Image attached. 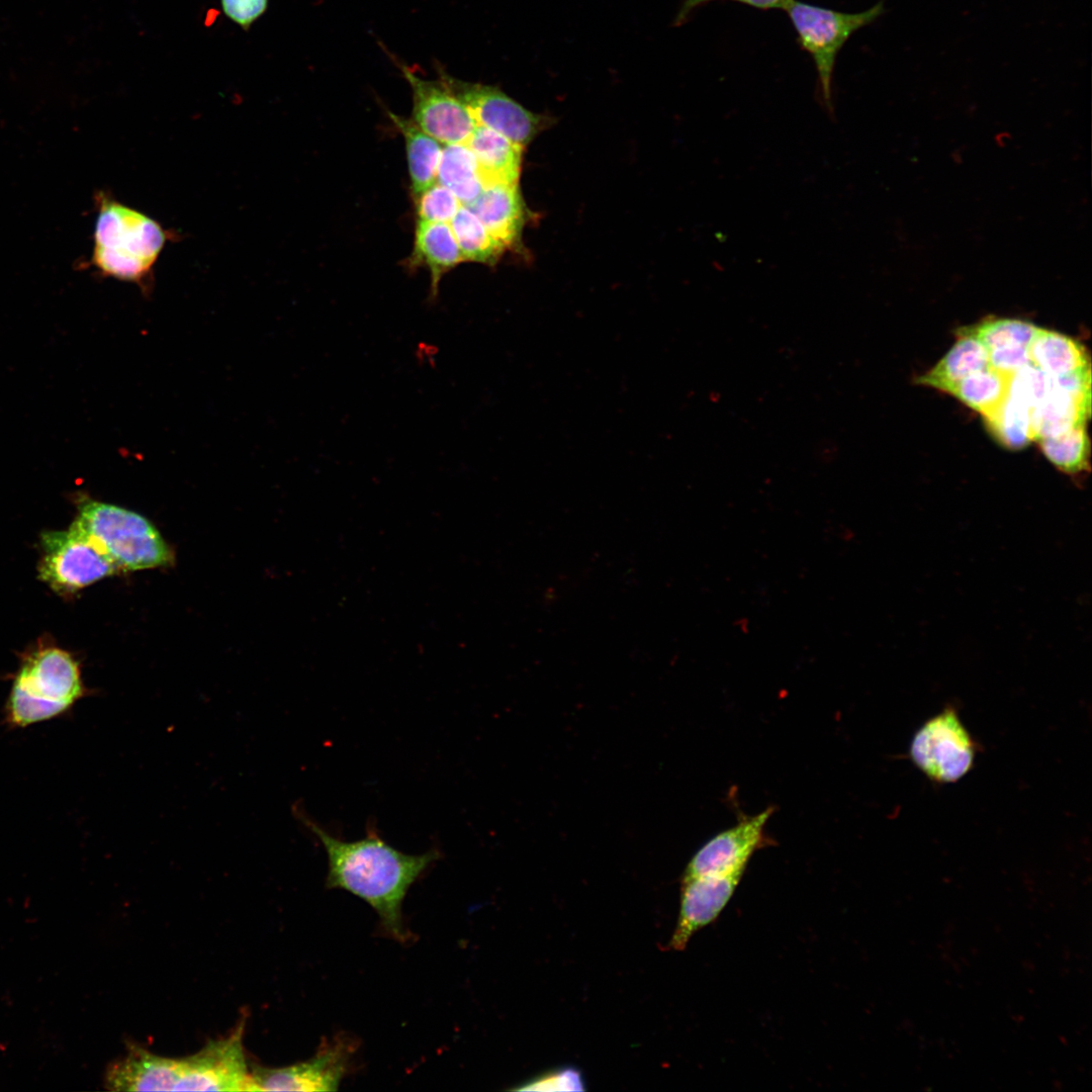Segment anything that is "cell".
<instances>
[{
	"label": "cell",
	"instance_id": "1",
	"mask_svg": "<svg viewBox=\"0 0 1092 1092\" xmlns=\"http://www.w3.org/2000/svg\"><path fill=\"white\" fill-rule=\"evenodd\" d=\"M295 815L317 837L328 857L326 887L345 890L368 903L377 913L381 929L390 938L406 942L402 901L420 877L441 855L432 848L407 854L388 844L373 829L366 837L347 841L331 835L299 809Z\"/></svg>",
	"mask_w": 1092,
	"mask_h": 1092
},
{
	"label": "cell",
	"instance_id": "2",
	"mask_svg": "<svg viewBox=\"0 0 1092 1092\" xmlns=\"http://www.w3.org/2000/svg\"><path fill=\"white\" fill-rule=\"evenodd\" d=\"M92 263L104 276L152 285L154 266L173 236L157 220L104 193L97 195Z\"/></svg>",
	"mask_w": 1092,
	"mask_h": 1092
},
{
	"label": "cell",
	"instance_id": "3",
	"mask_svg": "<svg viewBox=\"0 0 1092 1092\" xmlns=\"http://www.w3.org/2000/svg\"><path fill=\"white\" fill-rule=\"evenodd\" d=\"M85 695L77 661L59 648L37 650L19 667L9 692L4 720L26 728L69 712Z\"/></svg>",
	"mask_w": 1092,
	"mask_h": 1092
},
{
	"label": "cell",
	"instance_id": "4",
	"mask_svg": "<svg viewBox=\"0 0 1092 1092\" xmlns=\"http://www.w3.org/2000/svg\"><path fill=\"white\" fill-rule=\"evenodd\" d=\"M74 524L108 556L118 571L173 563L174 555L157 528L126 509L93 499L81 500Z\"/></svg>",
	"mask_w": 1092,
	"mask_h": 1092
},
{
	"label": "cell",
	"instance_id": "5",
	"mask_svg": "<svg viewBox=\"0 0 1092 1092\" xmlns=\"http://www.w3.org/2000/svg\"><path fill=\"white\" fill-rule=\"evenodd\" d=\"M884 10L883 2L866 11L846 13L796 0L785 9L798 34L800 47L815 63L817 99L831 120H835L832 76L837 54L855 31L874 22Z\"/></svg>",
	"mask_w": 1092,
	"mask_h": 1092
},
{
	"label": "cell",
	"instance_id": "6",
	"mask_svg": "<svg viewBox=\"0 0 1092 1092\" xmlns=\"http://www.w3.org/2000/svg\"><path fill=\"white\" fill-rule=\"evenodd\" d=\"M978 749L957 710L947 706L915 732L909 754L931 782L949 784L972 769Z\"/></svg>",
	"mask_w": 1092,
	"mask_h": 1092
},
{
	"label": "cell",
	"instance_id": "7",
	"mask_svg": "<svg viewBox=\"0 0 1092 1092\" xmlns=\"http://www.w3.org/2000/svg\"><path fill=\"white\" fill-rule=\"evenodd\" d=\"M39 575L59 592H74L118 571L100 547L76 524L44 533Z\"/></svg>",
	"mask_w": 1092,
	"mask_h": 1092
},
{
	"label": "cell",
	"instance_id": "8",
	"mask_svg": "<svg viewBox=\"0 0 1092 1092\" xmlns=\"http://www.w3.org/2000/svg\"><path fill=\"white\" fill-rule=\"evenodd\" d=\"M355 1052L352 1038L338 1035L325 1040L306 1061L281 1068L254 1067L245 1091H337Z\"/></svg>",
	"mask_w": 1092,
	"mask_h": 1092
},
{
	"label": "cell",
	"instance_id": "9",
	"mask_svg": "<svg viewBox=\"0 0 1092 1092\" xmlns=\"http://www.w3.org/2000/svg\"><path fill=\"white\" fill-rule=\"evenodd\" d=\"M439 76L478 125L493 129L517 145L529 144L545 123L543 116L527 110L495 87L464 82L443 70Z\"/></svg>",
	"mask_w": 1092,
	"mask_h": 1092
},
{
	"label": "cell",
	"instance_id": "10",
	"mask_svg": "<svg viewBox=\"0 0 1092 1092\" xmlns=\"http://www.w3.org/2000/svg\"><path fill=\"white\" fill-rule=\"evenodd\" d=\"M243 1017L230 1035L208 1041L197 1053L180 1059L176 1091H245L249 1078L243 1036Z\"/></svg>",
	"mask_w": 1092,
	"mask_h": 1092
},
{
	"label": "cell",
	"instance_id": "11",
	"mask_svg": "<svg viewBox=\"0 0 1092 1092\" xmlns=\"http://www.w3.org/2000/svg\"><path fill=\"white\" fill-rule=\"evenodd\" d=\"M400 71L412 89L415 123L439 143H466L477 123L445 82L426 80L404 65Z\"/></svg>",
	"mask_w": 1092,
	"mask_h": 1092
},
{
	"label": "cell",
	"instance_id": "12",
	"mask_svg": "<svg viewBox=\"0 0 1092 1092\" xmlns=\"http://www.w3.org/2000/svg\"><path fill=\"white\" fill-rule=\"evenodd\" d=\"M772 810L745 817L706 842L693 856L684 878L744 872L748 860L764 842V827Z\"/></svg>",
	"mask_w": 1092,
	"mask_h": 1092
},
{
	"label": "cell",
	"instance_id": "13",
	"mask_svg": "<svg viewBox=\"0 0 1092 1092\" xmlns=\"http://www.w3.org/2000/svg\"><path fill=\"white\" fill-rule=\"evenodd\" d=\"M744 872L682 878L678 920L669 947L684 949L691 937L714 921L733 896Z\"/></svg>",
	"mask_w": 1092,
	"mask_h": 1092
},
{
	"label": "cell",
	"instance_id": "14",
	"mask_svg": "<svg viewBox=\"0 0 1092 1092\" xmlns=\"http://www.w3.org/2000/svg\"><path fill=\"white\" fill-rule=\"evenodd\" d=\"M181 1078L180 1059L129 1044L126 1055L108 1070L106 1085L113 1091H173Z\"/></svg>",
	"mask_w": 1092,
	"mask_h": 1092
},
{
	"label": "cell",
	"instance_id": "15",
	"mask_svg": "<svg viewBox=\"0 0 1092 1092\" xmlns=\"http://www.w3.org/2000/svg\"><path fill=\"white\" fill-rule=\"evenodd\" d=\"M1038 328L1019 320L986 322L964 332L975 336L986 348L989 366L1010 376L1030 363L1029 347Z\"/></svg>",
	"mask_w": 1092,
	"mask_h": 1092
},
{
	"label": "cell",
	"instance_id": "16",
	"mask_svg": "<svg viewBox=\"0 0 1092 1092\" xmlns=\"http://www.w3.org/2000/svg\"><path fill=\"white\" fill-rule=\"evenodd\" d=\"M469 207L505 247H517L525 222V206L518 184L492 182Z\"/></svg>",
	"mask_w": 1092,
	"mask_h": 1092
},
{
	"label": "cell",
	"instance_id": "17",
	"mask_svg": "<svg viewBox=\"0 0 1092 1092\" xmlns=\"http://www.w3.org/2000/svg\"><path fill=\"white\" fill-rule=\"evenodd\" d=\"M463 261L450 223L418 220L410 263L411 267L430 270L432 296L437 294L442 276Z\"/></svg>",
	"mask_w": 1092,
	"mask_h": 1092
},
{
	"label": "cell",
	"instance_id": "18",
	"mask_svg": "<svg viewBox=\"0 0 1092 1092\" xmlns=\"http://www.w3.org/2000/svg\"><path fill=\"white\" fill-rule=\"evenodd\" d=\"M465 144L477 160L484 185L492 182L518 184L522 146L478 124Z\"/></svg>",
	"mask_w": 1092,
	"mask_h": 1092
},
{
	"label": "cell",
	"instance_id": "19",
	"mask_svg": "<svg viewBox=\"0 0 1092 1092\" xmlns=\"http://www.w3.org/2000/svg\"><path fill=\"white\" fill-rule=\"evenodd\" d=\"M1091 400L1081 399L1065 390L1052 387L1030 411L1031 440L1040 441L1085 425Z\"/></svg>",
	"mask_w": 1092,
	"mask_h": 1092
},
{
	"label": "cell",
	"instance_id": "20",
	"mask_svg": "<svg viewBox=\"0 0 1092 1092\" xmlns=\"http://www.w3.org/2000/svg\"><path fill=\"white\" fill-rule=\"evenodd\" d=\"M989 367L988 352L973 335L963 337L946 355L917 382L947 392L966 377Z\"/></svg>",
	"mask_w": 1092,
	"mask_h": 1092
},
{
	"label": "cell",
	"instance_id": "21",
	"mask_svg": "<svg viewBox=\"0 0 1092 1092\" xmlns=\"http://www.w3.org/2000/svg\"><path fill=\"white\" fill-rule=\"evenodd\" d=\"M389 116L404 138L412 191L417 198L436 182L442 147L413 119L392 112H389Z\"/></svg>",
	"mask_w": 1092,
	"mask_h": 1092
},
{
	"label": "cell",
	"instance_id": "22",
	"mask_svg": "<svg viewBox=\"0 0 1092 1092\" xmlns=\"http://www.w3.org/2000/svg\"><path fill=\"white\" fill-rule=\"evenodd\" d=\"M437 180L465 206L473 203L484 188L477 160L465 143L442 148Z\"/></svg>",
	"mask_w": 1092,
	"mask_h": 1092
},
{
	"label": "cell",
	"instance_id": "23",
	"mask_svg": "<svg viewBox=\"0 0 1092 1092\" xmlns=\"http://www.w3.org/2000/svg\"><path fill=\"white\" fill-rule=\"evenodd\" d=\"M1030 363L1051 377H1059L1090 367L1084 348L1075 340L1053 332L1037 330L1029 347Z\"/></svg>",
	"mask_w": 1092,
	"mask_h": 1092
},
{
	"label": "cell",
	"instance_id": "24",
	"mask_svg": "<svg viewBox=\"0 0 1092 1092\" xmlns=\"http://www.w3.org/2000/svg\"><path fill=\"white\" fill-rule=\"evenodd\" d=\"M464 261L493 265L506 249L467 206L449 222Z\"/></svg>",
	"mask_w": 1092,
	"mask_h": 1092
},
{
	"label": "cell",
	"instance_id": "25",
	"mask_svg": "<svg viewBox=\"0 0 1092 1092\" xmlns=\"http://www.w3.org/2000/svg\"><path fill=\"white\" fill-rule=\"evenodd\" d=\"M1008 378L1009 376L989 366L963 379L948 393L980 413L984 418L1007 396Z\"/></svg>",
	"mask_w": 1092,
	"mask_h": 1092
},
{
	"label": "cell",
	"instance_id": "26",
	"mask_svg": "<svg viewBox=\"0 0 1092 1092\" xmlns=\"http://www.w3.org/2000/svg\"><path fill=\"white\" fill-rule=\"evenodd\" d=\"M984 420L991 434L1005 447L1020 449L1031 440L1030 408L1008 394Z\"/></svg>",
	"mask_w": 1092,
	"mask_h": 1092
},
{
	"label": "cell",
	"instance_id": "27",
	"mask_svg": "<svg viewBox=\"0 0 1092 1092\" xmlns=\"http://www.w3.org/2000/svg\"><path fill=\"white\" fill-rule=\"evenodd\" d=\"M1038 442L1045 457L1061 471L1076 475L1088 469L1089 440L1085 425Z\"/></svg>",
	"mask_w": 1092,
	"mask_h": 1092
},
{
	"label": "cell",
	"instance_id": "28",
	"mask_svg": "<svg viewBox=\"0 0 1092 1092\" xmlns=\"http://www.w3.org/2000/svg\"><path fill=\"white\" fill-rule=\"evenodd\" d=\"M1052 389V378L1031 363L1024 365L1008 378V395L1030 411Z\"/></svg>",
	"mask_w": 1092,
	"mask_h": 1092
},
{
	"label": "cell",
	"instance_id": "29",
	"mask_svg": "<svg viewBox=\"0 0 1092 1092\" xmlns=\"http://www.w3.org/2000/svg\"><path fill=\"white\" fill-rule=\"evenodd\" d=\"M419 219L433 222H450L461 207L457 197L445 186L434 183L417 198Z\"/></svg>",
	"mask_w": 1092,
	"mask_h": 1092
},
{
	"label": "cell",
	"instance_id": "30",
	"mask_svg": "<svg viewBox=\"0 0 1092 1092\" xmlns=\"http://www.w3.org/2000/svg\"><path fill=\"white\" fill-rule=\"evenodd\" d=\"M223 14L248 30L267 10L269 0H219Z\"/></svg>",
	"mask_w": 1092,
	"mask_h": 1092
},
{
	"label": "cell",
	"instance_id": "31",
	"mask_svg": "<svg viewBox=\"0 0 1092 1092\" xmlns=\"http://www.w3.org/2000/svg\"><path fill=\"white\" fill-rule=\"evenodd\" d=\"M583 1081L574 1068H564L543 1075L519 1090H582Z\"/></svg>",
	"mask_w": 1092,
	"mask_h": 1092
},
{
	"label": "cell",
	"instance_id": "32",
	"mask_svg": "<svg viewBox=\"0 0 1092 1092\" xmlns=\"http://www.w3.org/2000/svg\"><path fill=\"white\" fill-rule=\"evenodd\" d=\"M712 1H718V0H684L682 4L680 6L679 12L676 15L675 24H677V25L681 24L684 21L687 20L688 16L691 14V12L694 9H696V8H698V7H700V6L704 5V4H707L709 2H712ZM729 1L740 2V3L746 4V5L758 8V9H763V10H768V9H783V10H785L789 6V4L792 2V0H729Z\"/></svg>",
	"mask_w": 1092,
	"mask_h": 1092
}]
</instances>
